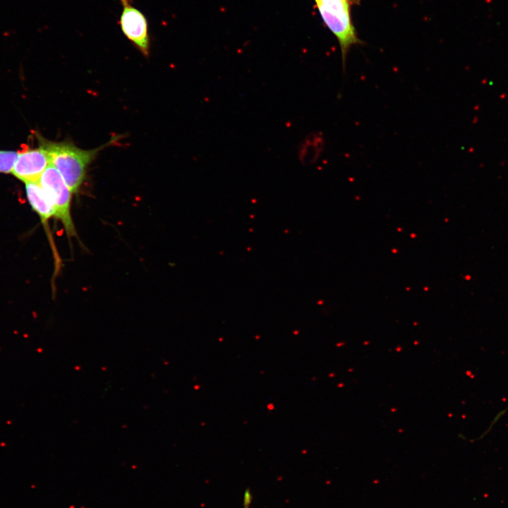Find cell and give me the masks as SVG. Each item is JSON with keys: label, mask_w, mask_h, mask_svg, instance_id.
I'll list each match as a JSON object with an SVG mask.
<instances>
[{"label": "cell", "mask_w": 508, "mask_h": 508, "mask_svg": "<svg viewBox=\"0 0 508 508\" xmlns=\"http://www.w3.org/2000/svg\"><path fill=\"white\" fill-rule=\"evenodd\" d=\"M40 146L49 157L72 193L76 192L85 176L86 168L99 149L85 150L68 142H52L38 135Z\"/></svg>", "instance_id": "obj_1"}, {"label": "cell", "mask_w": 508, "mask_h": 508, "mask_svg": "<svg viewBox=\"0 0 508 508\" xmlns=\"http://www.w3.org/2000/svg\"><path fill=\"white\" fill-rule=\"evenodd\" d=\"M322 18L337 37L345 68L346 55L352 46L361 43L351 17V0H315Z\"/></svg>", "instance_id": "obj_2"}, {"label": "cell", "mask_w": 508, "mask_h": 508, "mask_svg": "<svg viewBox=\"0 0 508 508\" xmlns=\"http://www.w3.org/2000/svg\"><path fill=\"white\" fill-rule=\"evenodd\" d=\"M37 182L54 207L55 218L61 221L69 237L75 236L76 232L71 214L72 192L59 171L50 164Z\"/></svg>", "instance_id": "obj_3"}, {"label": "cell", "mask_w": 508, "mask_h": 508, "mask_svg": "<svg viewBox=\"0 0 508 508\" xmlns=\"http://www.w3.org/2000/svg\"><path fill=\"white\" fill-rule=\"evenodd\" d=\"M123 10L119 25L124 35L145 55L148 56L150 39L144 14L132 4V0H120Z\"/></svg>", "instance_id": "obj_4"}, {"label": "cell", "mask_w": 508, "mask_h": 508, "mask_svg": "<svg viewBox=\"0 0 508 508\" xmlns=\"http://www.w3.org/2000/svg\"><path fill=\"white\" fill-rule=\"evenodd\" d=\"M49 164V157L43 147L30 149L25 147L18 153L12 173L25 183L37 182Z\"/></svg>", "instance_id": "obj_5"}, {"label": "cell", "mask_w": 508, "mask_h": 508, "mask_svg": "<svg viewBox=\"0 0 508 508\" xmlns=\"http://www.w3.org/2000/svg\"><path fill=\"white\" fill-rule=\"evenodd\" d=\"M25 191L30 206L42 222L55 217L54 207L37 181L26 182Z\"/></svg>", "instance_id": "obj_6"}, {"label": "cell", "mask_w": 508, "mask_h": 508, "mask_svg": "<svg viewBox=\"0 0 508 508\" xmlns=\"http://www.w3.org/2000/svg\"><path fill=\"white\" fill-rule=\"evenodd\" d=\"M17 156L16 152L0 150V172H11Z\"/></svg>", "instance_id": "obj_7"}, {"label": "cell", "mask_w": 508, "mask_h": 508, "mask_svg": "<svg viewBox=\"0 0 508 508\" xmlns=\"http://www.w3.org/2000/svg\"><path fill=\"white\" fill-rule=\"evenodd\" d=\"M251 502V495L249 491H246L243 499V508H250Z\"/></svg>", "instance_id": "obj_8"}]
</instances>
